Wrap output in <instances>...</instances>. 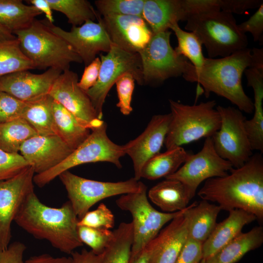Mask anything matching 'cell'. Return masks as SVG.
<instances>
[{
  "instance_id": "1",
  "label": "cell",
  "mask_w": 263,
  "mask_h": 263,
  "mask_svg": "<svg viewBox=\"0 0 263 263\" xmlns=\"http://www.w3.org/2000/svg\"><path fill=\"white\" fill-rule=\"evenodd\" d=\"M253 154L242 167L227 175L205 181L198 192L203 200L216 202L222 210L241 209L263 219V157Z\"/></svg>"
},
{
  "instance_id": "2",
  "label": "cell",
  "mask_w": 263,
  "mask_h": 263,
  "mask_svg": "<svg viewBox=\"0 0 263 263\" xmlns=\"http://www.w3.org/2000/svg\"><path fill=\"white\" fill-rule=\"evenodd\" d=\"M78 220L69 201L61 207H50L42 203L33 191L26 197L14 222L36 239L45 240L60 251L71 254L83 244L78 235Z\"/></svg>"
},
{
  "instance_id": "3",
  "label": "cell",
  "mask_w": 263,
  "mask_h": 263,
  "mask_svg": "<svg viewBox=\"0 0 263 263\" xmlns=\"http://www.w3.org/2000/svg\"><path fill=\"white\" fill-rule=\"evenodd\" d=\"M251 65V50L246 48L225 57H205L199 72L194 73V69L182 76L187 81L201 85L206 97L210 93H215L242 112L252 113L253 102L244 92L242 82L243 73Z\"/></svg>"
},
{
  "instance_id": "4",
  "label": "cell",
  "mask_w": 263,
  "mask_h": 263,
  "mask_svg": "<svg viewBox=\"0 0 263 263\" xmlns=\"http://www.w3.org/2000/svg\"><path fill=\"white\" fill-rule=\"evenodd\" d=\"M169 104L171 119L164 142L167 150L212 137L220 128L214 100L189 105L169 99Z\"/></svg>"
},
{
  "instance_id": "5",
  "label": "cell",
  "mask_w": 263,
  "mask_h": 263,
  "mask_svg": "<svg viewBox=\"0 0 263 263\" xmlns=\"http://www.w3.org/2000/svg\"><path fill=\"white\" fill-rule=\"evenodd\" d=\"M25 55L37 69L54 68L62 72L71 63H82L79 56L62 38L54 33L44 20L35 19L28 28L14 33Z\"/></svg>"
},
{
  "instance_id": "6",
  "label": "cell",
  "mask_w": 263,
  "mask_h": 263,
  "mask_svg": "<svg viewBox=\"0 0 263 263\" xmlns=\"http://www.w3.org/2000/svg\"><path fill=\"white\" fill-rule=\"evenodd\" d=\"M185 28L196 35L209 58L225 57L247 48V37L233 15L222 10L190 17Z\"/></svg>"
},
{
  "instance_id": "7",
  "label": "cell",
  "mask_w": 263,
  "mask_h": 263,
  "mask_svg": "<svg viewBox=\"0 0 263 263\" xmlns=\"http://www.w3.org/2000/svg\"><path fill=\"white\" fill-rule=\"evenodd\" d=\"M115 203L119 208L128 211L132 217L133 242L129 263L158 235L164 225L183 210L173 213L157 210L149 201L147 187L143 183L139 190L122 195Z\"/></svg>"
},
{
  "instance_id": "8",
  "label": "cell",
  "mask_w": 263,
  "mask_h": 263,
  "mask_svg": "<svg viewBox=\"0 0 263 263\" xmlns=\"http://www.w3.org/2000/svg\"><path fill=\"white\" fill-rule=\"evenodd\" d=\"M107 128L104 122L91 131L86 139L62 162L44 172L35 174L34 183L42 187L64 171L86 163L106 162L121 169L120 158L126 155L123 145L116 144L109 138Z\"/></svg>"
},
{
  "instance_id": "9",
  "label": "cell",
  "mask_w": 263,
  "mask_h": 263,
  "mask_svg": "<svg viewBox=\"0 0 263 263\" xmlns=\"http://www.w3.org/2000/svg\"><path fill=\"white\" fill-rule=\"evenodd\" d=\"M169 30L153 34L138 54L142 65L143 85H159L167 79L183 76L194 66L171 46Z\"/></svg>"
},
{
  "instance_id": "10",
  "label": "cell",
  "mask_w": 263,
  "mask_h": 263,
  "mask_svg": "<svg viewBox=\"0 0 263 263\" xmlns=\"http://www.w3.org/2000/svg\"><path fill=\"white\" fill-rule=\"evenodd\" d=\"M58 177L79 220L96 203L111 197L136 192L143 183L134 177L115 182L96 181L79 176L69 170L61 173Z\"/></svg>"
},
{
  "instance_id": "11",
  "label": "cell",
  "mask_w": 263,
  "mask_h": 263,
  "mask_svg": "<svg viewBox=\"0 0 263 263\" xmlns=\"http://www.w3.org/2000/svg\"><path fill=\"white\" fill-rule=\"evenodd\" d=\"M216 109L220 116L221 125L211 137L214 148L233 168L242 167L253 154L244 127L246 117L233 107L219 105Z\"/></svg>"
},
{
  "instance_id": "12",
  "label": "cell",
  "mask_w": 263,
  "mask_h": 263,
  "mask_svg": "<svg viewBox=\"0 0 263 263\" xmlns=\"http://www.w3.org/2000/svg\"><path fill=\"white\" fill-rule=\"evenodd\" d=\"M101 65L95 84L86 92L100 119L106 96L117 79L122 75L132 74L138 84L143 85L142 65L137 53L125 51L112 44L106 55H100Z\"/></svg>"
},
{
  "instance_id": "13",
  "label": "cell",
  "mask_w": 263,
  "mask_h": 263,
  "mask_svg": "<svg viewBox=\"0 0 263 263\" xmlns=\"http://www.w3.org/2000/svg\"><path fill=\"white\" fill-rule=\"evenodd\" d=\"M227 161L216 152L211 137L206 138L201 150L189 154L183 166L166 179L183 183L194 194L199 186L209 179L224 176L233 168Z\"/></svg>"
},
{
  "instance_id": "14",
  "label": "cell",
  "mask_w": 263,
  "mask_h": 263,
  "mask_svg": "<svg viewBox=\"0 0 263 263\" xmlns=\"http://www.w3.org/2000/svg\"><path fill=\"white\" fill-rule=\"evenodd\" d=\"M77 74L69 69L55 80L49 94L72 113L84 127L92 131L104 122L100 119L86 92L78 86Z\"/></svg>"
},
{
  "instance_id": "15",
  "label": "cell",
  "mask_w": 263,
  "mask_h": 263,
  "mask_svg": "<svg viewBox=\"0 0 263 263\" xmlns=\"http://www.w3.org/2000/svg\"><path fill=\"white\" fill-rule=\"evenodd\" d=\"M31 166L8 179L0 181V248L6 249L12 238L11 225L27 196L34 190Z\"/></svg>"
},
{
  "instance_id": "16",
  "label": "cell",
  "mask_w": 263,
  "mask_h": 263,
  "mask_svg": "<svg viewBox=\"0 0 263 263\" xmlns=\"http://www.w3.org/2000/svg\"><path fill=\"white\" fill-rule=\"evenodd\" d=\"M97 22L89 20L78 26H72L70 31L49 23L45 22L55 34L62 38L79 56L85 66L89 64L100 52L108 53L112 45L101 16Z\"/></svg>"
},
{
  "instance_id": "17",
  "label": "cell",
  "mask_w": 263,
  "mask_h": 263,
  "mask_svg": "<svg viewBox=\"0 0 263 263\" xmlns=\"http://www.w3.org/2000/svg\"><path fill=\"white\" fill-rule=\"evenodd\" d=\"M171 119L170 113L154 115L144 131L123 145L125 154L131 158L134 178L141 179V169L150 158L160 152L164 144Z\"/></svg>"
},
{
  "instance_id": "18",
  "label": "cell",
  "mask_w": 263,
  "mask_h": 263,
  "mask_svg": "<svg viewBox=\"0 0 263 263\" xmlns=\"http://www.w3.org/2000/svg\"><path fill=\"white\" fill-rule=\"evenodd\" d=\"M101 19L112 44L128 52L138 53L153 34L141 17L108 15Z\"/></svg>"
},
{
  "instance_id": "19",
  "label": "cell",
  "mask_w": 263,
  "mask_h": 263,
  "mask_svg": "<svg viewBox=\"0 0 263 263\" xmlns=\"http://www.w3.org/2000/svg\"><path fill=\"white\" fill-rule=\"evenodd\" d=\"M73 150L56 135H37L25 141L20 155L36 174L44 172L58 165Z\"/></svg>"
},
{
  "instance_id": "20",
  "label": "cell",
  "mask_w": 263,
  "mask_h": 263,
  "mask_svg": "<svg viewBox=\"0 0 263 263\" xmlns=\"http://www.w3.org/2000/svg\"><path fill=\"white\" fill-rule=\"evenodd\" d=\"M60 70L49 68L45 72L36 74L24 70L0 77V91L18 99L31 101L49 93L55 80L61 74Z\"/></svg>"
},
{
  "instance_id": "21",
  "label": "cell",
  "mask_w": 263,
  "mask_h": 263,
  "mask_svg": "<svg viewBox=\"0 0 263 263\" xmlns=\"http://www.w3.org/2000/svg\"><path fill=\"white\" fill-rule=\"evenodd\" d=\"M185 209L148 244L150 248L149 263H175L188 239Z\"/></svg>"
},
{
  "instance_id": "22",
  "label": "cell",
  "mask_w": 263,
  "mask_h": 263,
  "mask_svg": "<svg viewBox=\"0 0 263 263\" xmlns=\"http://www.w3.org/2000/svg\"><path fill=\"white\" fill-rule=\"evenodd\" d=\"M227 217L217 223L208 238L203 243V259L210 257L241 234L244 227L257 218L241 209L229 210Z\"/></svg>"
},
{
  "instance_id": "23",
  "label": "cell",
  "mask_w": 263,
  "mask_h": 263,
  "mask_svg": "<svg viewBox=\"0 0 263 263\" xmlns=\"http://www.w3.org/2000/svg\"><path fill=\"white\" fill-rule=\"evenodd\" d=\"M195 195L180 181L166 178L147 192L150 201L167 213L185 209Z\"/></svg>"
},
{
  "instance_id": "24",
  "label": "cell",
  "mask_w": 263,
  "mask_h": 263,
  "mask_svg": "<svg viewBox=\"0 0 263 263\" xmlns=\"http://www.w3.org/2000/svg\"><path fill=\"white\" fill-rule=\"evenodd\" d=\"M247 86L254 92L253 116L245 119L244 127L253 150L263 153V71L254 68H248L244 72Z\"/></svg>"
},
{
  "instance_id": "25",
  "label": "cell",
  "mask_w": 263,
  "mask_h": 263,
  "mask_svg": "<svg viewBox=\"0 0 263 263\" xmlns=\"http://www.w3.org/2000/svg\"><path fill=\"white\" fill-rule=\"evenodd\" d=\"M142 17L153 34L169 30L179 21H186L181 0H145Z\"/></svg>"
},
{
  "instance_id": "26",
  "label": "cell",
  "mask_w": 263,
  "mask_h": 263,
  "mask_svg": "<svg viewBox=\"0 0 263 263\" xmlns=\"http://www.w3.org/2000/svg\"><path fill=\"white\" fill-rule=\"evenodd\" d=\"M221 210L218 205L206 200L198 204L195 202L188 206L184 214L187 221L188 238L203 243L215 228Z\"/></svg>"
},
{
  "instance_id": "27",
  "label": "cell",
  "mask_w": 263,
  "mask_h": 263,
  "mask_svg": "<svg viewBox=\"0 0 263 263\" xmlns=\"http://www.w3.org/2000/svg\"><path fill=\"white\" fill-rule=\"evenodd\" d=\"M263 243V227L256 226L247 232H242L213 255L203 260L205 263H236Z\"/></svg>"
},
{
  "instance_id": "28",
  "label": "cell",
  "mask_w": 263,
  "mask_h": 263,
  "mask_svg": "<svg viewBox=\"0 0 263 263\" xmlns=\"http://www.w3.org/2000/svg\"><path fill=\"white\" fill-rule=\"evenodd\" d=\"M188 153L182 147L159 152L150 158L143 165L141 178L154 180L175 172L187 160Z\"/></svg>"
},
{
  "instance_id": "29",
  "label": "cell",
  "mask_w": 263,
  "mask_h": 263,
  "mask_svg": "<svg viewBox=\"0 0 263 263\" xmlns=\"http://www.w3.org/2000/svg\"><path fill=\"white\" fill-rule=\"evenodd\" d=\"M53 116L56 135L73 150L79 146L91 132L80 125L72 113L54 99Z\"/></svg>"
},
{
  "instance_id": "30",
  "label": "cell",
  "mask_w": 263,
  "mask_h": 263,
  "mask_svg": "<svg viewBox=\"0 0 263 263\" xmlns=\"http://www.w3.org/2000/svg\"><path fill=\"white\" fill-rule=\"evenodd\" d=\"M53 102L54 99L49 94L26 102L21 118L32 126L38 135H56Z\"/></svg>"
},
{
  "instance_id": "31",
  "label": "cell",
  "mask_w": 263,
  "mask_h": 263,
  "mask_svg": "<svg viewBox=\"0 0 263 263\" xmlns=\"http://www.w3.org/2000/svg\"><path fill=\"white\" fill-rule=\"evenodd\" d=\"M42 14L21 0H0V24L13 33L30 27L36 17Z\"/></svg>"
},
{
  "instance_id": "32",
  "label": "cell",
  "mask_w": 263,
  "mask_h": 263,
  "mask_svg": "<svg viewBox=\"0 0 263 263\" xmlns=\"http://www.w3.org/2000/svg\"><path fill=\"white\" fill-rule=\"evenodd\" d=\"M103 253L102 263H129L133 242L132 222H122Z\"/></svg>"
},
{
  "instance_id": "33",
  "label": "cell",
  "mask_w": 263,
  "mask_h": 263,
  "mask_svg": "<svg viewBox=\"0 0 263 263\" xmlns=\"http://www.w3.org/2000/svg\"><path fill=\"white\" fill-rule=\"evenodd\" d=\"M26 121L19 118L0 124V149L8 153H19L27 139L37 135Z\"/></svg>"
},
{
  "instance_id": "34",
  "label": "cell",
  "mask_w": 263,
  "mask_h": 263,
  "mask_svg": "<svg viewBox=\"0 0 263 263\" xmlns=\"http://www.w3.org/2000/svg\"><path fill=\"white\" fill-rule=\"evenodd\" d=\"M34 69L36 65L23 53L17 38L0 41V77Z\"/></svg>"
},
{
  "instance_id": "35",
  "label": "cell",
  "mask_w": 263,
  "mask_h": 263,
  "mask_svg": "<svg viewBox=\"0 0 263 263\" xmlns=\"http://www.w3.org/2000/svg\"><path fill=\"white\" fill-rule=\"evenodd\" d=\"M177 39L178 45L174 49L176 52L189 60L194 67V73L201 69L205 57L202 52V44L192 32H187L179 26L178 23L172 24L170 27Z\"/></svg>"
},
{
  "instance_id": "36",
  "label": "cell",
  "mask_w": 263,
  "mask_h": 263,
  "mask_svg": "<svg viewBox=\"0 0 263 263\" xmlns=\"http://www.w3.org/2000/svg\"><path fill=\"white\" fill-rule=\"evenodd\" d=\"M53 10L63 14L72 26L97 19L99 14L87 0H47Z\"/></svg>"
},
{
  "instance_id": "37",
  "label": "cell",
  "mask_w": 263,
  "mask_h": 263,
  "mask_svg": "<svg viewBox=\"0 0 263 263\" xmlns=\"http://www.w3.org/2000/svg\"><path fill=\"white\" fill-rule=\"evenodd\" d=\"M145 0H97L94 4L100 16L119 15L142 17Z\"/></svg>"
},
{
  "instance_id": "38",
  "label": "cell",
  "mask_w": 263,
  "mask_h": 263,
  "mask_svg": "<svg viewBox=\"0 0 263 263\" xmlns=\"http://www.w3.org/2000/svg\"><path fill=\"white\" fill-rule=\"evenodd\" d=\"M79 239L91 248L94 254H102L113 237V231L110 229L78 226Z\"/></svg>"
},
{
  "instance_id": "39",
  "label": "cell",
  "mask_w": 263,
  "mask_h": 263,
  "mask_svg": "<svg viewBox=\"0 0 263 263\" xmlns=\"http://www.w3.org/2000/svg\"><path fill=\"white\" fill-rule=\"evenodd\" d=\"M114 216L111 209L101 203L94 210L88 211L77 223V226L110 229L114 226Z\"/></svg>"
},
{
  "instance_id": "40",
  "label": "cell",
  "mask_w": 263,
  "mask_h": 263,
  "mask_svg": "<svg viewBox=\"0 0 263 263\" xmlns=\"http://www.w3.org/2000/svg\"><path fill=\"white\" fill-rule=\"evenodd\" d=\"M135 81L133 75L127 73L121 75L115 83L118 99L116 105L124 115H129L132 111L131 103Z\"/></svg>"
},
{
  "instance_id": "41",
  "label": "cell",
  "mask_w": 263,
  "mask_h": 263,
  "mask_svg": "<svg viewBox=\"0 0 263 263\" xmlns=\"http://www.w3.org/2000/svg\"><path fill=\"white\" fill-rule=\"evenodd\" d=\"M30 166L20 153H11L0 149V181L11 178Z\"/></svg>"
},
{
  "instance_id": "42",
  "label": "cell",
  "mask_w": 263,
  "mask_h": 263,
  "mask_svg": "<svg viewBox=\"0 0 263 263\" xmlns=\"http://www.w3.org/2000/svg\"><path fill=\"white\" fill-rule=\"evenodd\" d=\"M26 102L0 91V124L21 118Z\"/></svg>"
},
{
  "instance_id": "43",
  "label": "cell",
  "mask_w": 263,
  "mask_h": 263,
  "mask_svg": "<svg viewBox=\"0 0 263 263\" xmlns=\"http://www.w3.org/2000/svg\"><path fill=\"white\" fill-rule=\"evenodd\" d=\"M186 20L190 17L221 10V0H181Z\"/></svg>"
},
{
  "instance_id": "44",
  "label": "cell",
  "mask_w": 263,
  "mask_h": 263,
  "mask_svg": "<svg viewBox=\"0 0 263 263\" xmlns=\"http://www.w3.org/2000/svg\"><path fill=\"white\" fill-rule=\"evenodd\" d=\"M240 31L244 34L249 32L255 42L263 43V3L247 20L238 24Z\"/></svg>"
},
{
  "instance_id": "45",
  "label": "cell",
  "mask_w": 263,
  "mask_h": 263,
  "mask_svg": "<svg viewBox=\"0 0 263 263\" xmlns=\"http://www.w3.org/2000/svg\"><path fill=\"white\" fill-rule=\"evenodd\" d=\"M202 244L201 242L188 238L175 263H199L203 260Z\"/></svg>"
},
{
  "instance_id": "46",
  "label": "cell",
  "mask_w": 263,
  "mask_h": 263,
  "mask_svg": "<svg viewBox=\"0 0 263 263\" xmlns=\"http://www.w3.org/2000/svg\"><path fill=\"white\" fill-rule=\"evenodd\" d=\"M221 10L231 13L242 15L247 10L259 8L263 0H221Z\"/></svg>"
},
{
  "instance_id": "47",
  "label": "cell",
  "mask_w": 263,
  "mask_h": 263,
  "mask_svg": "<svg viewBox=\"0 0 263 263\" xmlns=\"http://www.w3.org/2000/svg\"><path fill=\"white\" fill-rule=\"evenodd\" d=\"M100 65V58L96 57L85 66L81 78L77 84L82 90L86 92L95 84L98 78Z\"/></svg>"
},
{
  "instance_id": "48",
  "label": "cell",
  "mask_w": 263,
  "mask_h": 263,
  "mask_svg": "<svg viewBox=\"0 0 263 263\" xmlns=\"http://www.w3.org/2000/svg\"><path fill=\"white\" fill-rule=\"evenodd\" d=\"M26 247L20 242L10 244L6 249L0 248V263H25L23 255Z\"/></svg>"
},
{
  "instance_id": "49",
  "label": "cell",
  "mask_w": 263,
  "mask_h": 263,
  "mask_svg": "<svg viewBox=\"0 0 263 263\" xmlns=\"http://www.w3.org/2000/svg\"><path fill=\"white\" fill-rule=\"evenodd\" d=\"M71 255L72 263H102L103 253L97 255L84 249L80 252L74 251Z\"/></svg>"
},
{
  "instance_id": "50",
  "label": "cell",
  "mask_w": 263,
  "mask_h": 263,
  "mask_svg": "<svg viewBox=\"0 0 263 263\" xmlns=\"http://www.w3.org/2000/svg\"><path fill=\"white\" fill-rule=\"evenodd\" d=\"M25 263H72L71 257H55L48 254H42L31 257Z\"/></svg>"
},
{
  "instance_id": "51",
  "label": "cell",
  "mask_w": 263,
  "mask_h": 263,
  "mask_svg": "<svg viewBox=\"0 0 263 263\" xmlns=\"http://www.w3.org/2000/svg\"><path fill=\"white\" fill-rule=\"evenodd\" d=\"M42 13H44L47 18V20L50 23H53L54 21L52 9L47 0H27Z\"/></svg>"
},
{
  "instance_id": "52",
  "label": "cell",
  "mask_w": 263,
  "mask_h": 263,
  "mask_svg": "<svg viewBox=\"0 0 263 263\" xmlns=\"http://www.w3.org/2000/svg\"><path fill=\"white\" fill-rule=\"evenodd\" d=\"M251 55L252 65L251 68L263 71V49L253 48L251 50Z\"/></svg>"
},
{
  "instance_id": "53",
  "label": "cell",
  "mask_w": 263,
  "mask_h": 263,
  "mask_svg": "<svg viewBox=\"0 0 263 263\" xmlns=\"http://www.w3.org/2000/svg\"><path fill=\"white\" fill-rule=\"evenodd\" d=\"M150 257V248L148 244L139 254L129 263H149Z\"/></svg>"
},
{
  "instance_id": "54",
  "label": "cell",
  "mask_w": 263,
  "mask_h": 263,
  "mask_svg": "<svg viewBox=\"0 0 263 263\" xmlns=\"http://www.w3.org/2000/svg\"><path fill=\"white\" fill-rule=\"evenodd\" d=\"M16 37L0 24V41L16 39Z\"/></svg>"
},
{
  "instance_id": "55",
  "label": "cell",
  "mask_w": 263,
  "mask_h": 263,
  "mask_svg": "<svg viewBox=\"0 0 263 263\" xmlns=\"http://www.w3.org/2000/svg\"><path fill=\"white\" fill-rule=\"evenodd\" d=\"M199 263H205L204 260H202Z\"/></svg>"
}]
</instances>
